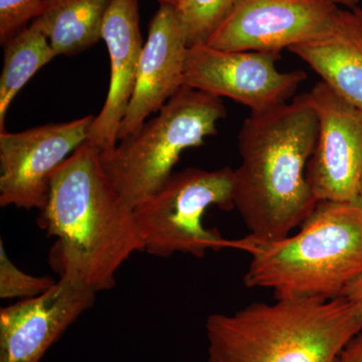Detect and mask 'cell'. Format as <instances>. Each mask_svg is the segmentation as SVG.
I'll return each instance as SVG.
<instances>
[{"mask_svg":"<svg viewBox=\"0 0 362 362\" xmlns=\"http://www.w3.org/2000/svg\"><path fill=\"white\" fill-rule=\"evenodd\" d=\"M306 62L343 99L362 111V18L340 9L326 37L289 49Z\"/></svg>","mask_w":362,"mask_h":362,"instance_id":"cell-14","label":"cell"},{"mask_svg":"<svg viewBox=\"0 0 362 362\" xmlns=\"http://www.w3.org/2000/svg\"><path fill=\"white\" fill-rule=\"evenodd\" d=\"M95 116L51 123L18 133L0 132V206L42 211L52 175L88 141Z\"/></svg>","mask_w":362,"mask_h":362,"instance_id":"cell-9","label":"cell"},{"mask_svg":"<svg viewBox=\"0 0 362 362\" xmlns=\"http://www.w3.org/2000/svg\"><path fill=\"white\" fill-rule=\"evenodd\" d=\"M352 9H354V11H356V13H358L359 16H361V18H362V8H359L358 6H356V7H354V8H352Z\"/></svg>","mask_w":362,"mask_h":362,"instance_id":"cell-25","label":"cell"},{"mask_svg":"<svg viewBox=\"0 0 362 362\" xmlns=\"http://www.w3.org/2000/svg\"><path fill=\"white\" fill-rule=\"evenodd\" d=\"M230 247L251 255L247 287L270 289L277 299H334L362 274V206L318 202L296 235L276 240L247 235Z\"/></svg>","mask_w":362,"mask_h":362,"instance_id":"cell-4","label":"cell"},{"mask_svg":"<svg viewBox=\"0 0 362 362\" xmlns=\"http://www.w3.org/2000/svg\"><path fill=\"white\" fill-rule=\"evenodd\" d=\"M97 293L74 272L49 291L0 310V362H40L62 335L92 308Z\"/></svg>","mask_w":362,"mask_h":362,"instance_id":"cell-11","label":"cell"},{"mask_svg":"<svg viewBox=\"0 0 362 362\" xmlns=\"http://www.w3.org/2000/svg\"><path fill=\"white\" fill-rule=\"evenodd\" d=\"M45 0H0L1 45L16 33L30 25L39 14Z\"/></svg>","mask_w":362,"mask_h":362,"instance_id":"cell-19","label":"cell"},{"mask_svg":"<svg viewBox=\"0 0 362 362\" xmlns=\"http://www.w3.org/2000/svg\"><path fill=\"white\" fill-rule=\"evenodd\" d=\"M237 0H178L176 13L187 47L207 45Z\"/></svg>","mask_w":362,"mask_h":362,"instance_id":"cell-17","label":"cell"},{"mask_svg":"<svg viewBox=\"0 0 362 362\" xmlns=\"http://www.w3.org/2000/svg\"><path fill=\"white\" fill-rule=\"evenodd\" d=\"M235 169L187 168L173 173L156 194L134 207L136 223L144 252L159 258L176 252L202 258L209 250L230 247L202 216L211 206L233 207Z\"/></svg>","mask_w":362,"mask_h":362,"instance_id":"cell-6","label":"cell"},{"mask_svg":"<svg viewBox=\"0 0 362 362\" xmlns=\"http://www.w3.org/2000/svg\"><path fill=\"white\" fill-rule=\"evenodd\" d=\"M111 61L110 85L101 111L90 124L88 142L107 151L118 143V131L133 90L143 49L138 0H112L102 26Z\"/></svg>","mask_w":362,"mask_h":362,"instance_id":"cell-13","label":"cell"},{"mask_svg":"<svg viewBox=\"0 0 362 362\" xmlns=\"http://www.w3.org/2000/svg\"><path fill=\"white\" fill-rule=\"evenodd\" d=\"M49 277H37L26 274L9 259L4 240H0V298L21 300L40 296L56 284Z\"/></svg>","mask_w":362,"mask_h":362,"instance_id":"cell-18","label":"cell"},{"mask_svg":"<svg viewBox=\"0 0 362 362\" xmlns=\"http://www.w3.org/2000/svg\"><path fill=\"white\" fill-rule=\"evenodd\" d=\"M4 68L0 76V132L6 130L9 106L26 83L57 54L49 40L32 23L2 45Z\"/></svg>","mask_w":362,"mask_h":362,"instance_id":"cell-16","label":"cell"},{"mask_svg":"<svg viewBox=\"0 0 362 362\" xmlns=\"http://www.w3.org/2000/svg\"><path fill=\"white\" fill-rule=\"evenodd\" d=\"M337 362H362V330L347 344Z\"/></svg>","mask_w":362,"mask_h":362,"instance_id":"cell-21","label":"cell"},{"mask_svg":"<svg viewBox=\"0 0 362 362\" xmlns=\"http://www.w3.org/2000/svg\"><path fill=\"white\" fill-rule=\"evenodd\" d=\"M187 49L175 6L160 4L149 23L134 90L119 127L118 141L136 134L147 118L160 110L183 87Z\"/></svg>","mask_w":362,"mask_h":362,"instance_id":"cell-12","label":"cell"},{"mask_svg":"<svg viewBox=\"0 0 362 362\" xmlns=\"http://www.w3.org/2000/svg\"><path fill=\"white\" fill-rule=\"evenodd\" d=\"M340 9L328 0H237L207 45L280 54L329 35Z\"/></svg>","mask_w":362,"mask_h":362,"instance_id":"cell-8","label":"cell"},{"mask_svg":"<svg viewBox=\"0 0 362 362\" xmlns=\"http://www.w3.org/2000/svg\"><path fill=\"white\" fill-rule=\"evenodd\" d=\"M112 0H45L32 25L49 40L57 56L71 57L102 40Z\"/></svg>","mask_w":362,"mask_h":362,"instance_id":"cell-15","label":"cell"},{"mask_svg":"<svg viewBox=\"0 0 362 362\" xmlns=\"http://www.w3.org/2000/svg\"><path fill=\"white\" fill-rule=\"evenodd\" d=\"M157 113L136 134L100 151L105 173L133 209L160 189L185 150L218 133L226 110L221 98L183 86Z\"/></svg>","mask_w":362,"mask_h":362,"instance_id":"cell-5","label":"cell"},{"mask_svg":"<svg viewBox=\"0 0 362 362\" xmlns=\"http://www.w3.org/2000/svg\"><path fill=\"white\" fill-rule=\"evenodd\" d=\"M159 4H169V6H176L178 4V0H157Z\"/></svg>","mask_w":362,"mask_h":362,"instance_id":"cell-24","label":"cell"},{"mask_svg":"<svg viewBox=\"0 0 362 362\" xmlns=\"http://www.w3.org/2000/svg\"><path fill=\"white\" fill-rule=\"evenodd\" d=\"M357 204H359V206H362V171L361 175V178H359V183H358V194H357Z\"/></svg>","mask_w":362,"mask_h":362,"instance_id":"cell-23","label":"cell"},{"mask_svg":"<svg viewBox=\"0 0 362 362\" xmlns=\"http://www.w3.org/2000/svg\"><path fill=\"white\" fill-rule=\"evenodd\" d=\"M318 132L307 93L273 110L251 114L243 123L233 207L252 239H283L313 213L318 199L306 170Z\"/></svg>","mask_w":362,"mask_h":362,"instance_id":"cell-2","label":"cell"},{"mask_svg":"<svg viewBox=\"0 0 362 362\" xmlns=\"http://www.w3.org/2000/svg\"><path fill=\"white\" fill-rule=\"evenodd\" d=\"M37 223L57 238L52 268L59 276L77 273L96 293L113 289L121 266L144 252L134 209L105 173L100 149L88 141L54 171Z\"/></svg>","mask_w":362,"mask_h":362,"instance_id":"cell-1","label":"cell"},{"mask_svg":"<svg viewBox=\"0 0 362 362\" xmlns=\"http://www.w3.org/2000/svg\"><path fill=\"white\" fill-rule=\"evenodd\" d=\"M341 297L345 298L354 307L362 319V274L343 289Z\"/></svg>","mask_w":362,"mask_h":362,"instance_id":"cell-20","label":"cell"},{"mask_svg":"<svg viewBox=\"0 0 362 362\" xmlns=\"http://www.w3.org/2000/svg\"><path fill=\"white\" fill-rule=\"evenodd\" d=\"M361 330L345 298H281L207 317V362H337Z\"/></svg>","mask_w":362,"mask_h":362,"instance_id":"cell-3","label":"cell"},{"mask_svg":"<svg viewBox=\"0 0 362 362\" xmlns=\"http://www.w3.org/2000/svg\"><path fill=\"white\" fill-rule=\"evenodd\" d=\"M280 54L225 51L207 45L188 47L183 86L226 97L264 113L287 104L307 75L303 71H281Z\"/></svg>","mask_w":362,"mask_h":362,"instance_id":"cell-7","label":"cell"},{"mask_svg":"<svg viewBox=\"0 0 362 362\" xmlns=\"http://www.w3.org/2000/svg\"><path fill=\"white\" fill-rule=\"evenodd\" d=\"M328 1L333 2L337 6H344L350 7V8H354L358 4L359 0H328Z\"/></svg>","mask_w":362,"mask_h":362,"instance_id":"cell-22","label":"cell"},{"mask_svg":"<svg viewBox=\"0 0 362 362\" xmlns=\"http://www.w3.org/2000/svg\"><path fill=\"white\" fill-rule=\"evenodd\" d=\"M307 95L319 121L307 180L318 202H356L362 171V111L323 81Z\"/></svg>","mask_w":362,"mask_h":362,"instance_id":"cell-10","label":"cell"}]
</instances>
